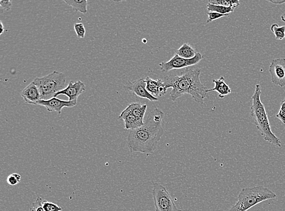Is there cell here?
<instances>
[{"mask_svg": "<svg viewBox=\"0 0 285 211\" xmlns=\"http://www.w3.org/2000/svg\"><path fill=\"white\" fill-rule=\"evenodd\" d=\"M164 117V112L156 107L149 113L142 127L130 130L127 145L131 152L149 155L156 150L164 134L162 127Z\"/></svg>", "mask_w": 285, "mask_h": 211, "instance_id": "6da1fadb", "label": "cell"}, {"mask_svg": "<svg viewBox=\"0 0 285 211\" xmlns=\"http://www.w3.org/2000/svg\"><path fill=\"white\" fill-rule=\"evenodd\" d=\"M201 69L191 70L186 69L181 76L170 74L163 79L168 89L172 88L170 97L173 102L184 94L191 95L195 102L204 104L208 97L206 87L200 80Z\"/></svg>", "mask_w": 285, "mask_h": 211, "instance_id": "7a4b0ae2", "label": "cell"}, {"mask_svg": "<svg viewBox=\"0 0 285 211\" xmlns=\"http://www.w3.org/2000/svg\"><path fill=\"white\" fill-rule=\"evenodd\" d=\"M261 89L260 85L256 84L255 91L252 96L251 115L253 118L254 124L264 140L277 147L281 148V139L277 137L271 130L268 114L265 107L261 100Z\"/></svg>", "mask_w": 285, "mask_h": 211, "instance_id": "3957f363", "label": "cell"}, {"mask_svg": "<svg viewBox=\"0 0 285 211\" xmlns=\"http://www.w3.org/2000/svg\"><path fill=\"white\" fill-rule=\"evenodd\" d=\"M276 197L273 191L263 186L246 187L241 190L237 203L228 211H247L259 203Z\"/></svg>", "mask_w": 285, "mask_h": 211, "instance_id": "277c9868", "label": "cell"}, {"mask_svg": "<svg viewBox=\"0 0 285 211\" xmlns=\"http://www.w3.org/2000/svg\"><path fill=\"white\" fill-rule=\"evenodd\" d=\"M32 82L39 90L41 100H49L66 88V78L63 73L54 71L42 78H36Z\"/></svg>", "mask_w": 285, "mask_h": 211, "instance_id": "5b68a950", "label": "cell"}, {"mask_svg": "<svg viewBox=\"0 0 285 211\" xmlns=\"http://www.w3.org/2000/svg\"><path fill=\"white\" fill-rule=\"evenodd\" d=\"M152 195L156 211H184L177 208L166 187L159 182H154Z\"/></svg>", "mask_w": 285, "mask_h": 211, "instance_id": "8992f818", "label": "cell"}, {"mask_svg": "<svg viewBox=\"0 0 285 211\" xmlns=\"http://www.w3.org/2000/svg\"><path fill=\"white\" fill-rule=\"evenodd\" d=\"M202 59H203V56L200 53H197L196 56L191 59L182 58L178 55H175L167 62L161 63L160 66L162 71L169 72L173 69L184 68L197 65L202 60Z\"/></svg>", "mask_w": 285, "mask_h": 211, "instance_id": "52a82bcc", "label": "cell"}, {"mask_svg": "<svg viewBox=\"0 0 285 211\" xmlns=\"http://www.w3.org/2000/svg\"><path fill=\"white\" fill-rule=\"evenodd\" d=\"M272 82L276 86L285 87V59H274L269 68Z\"/></svg>", "mask_w": 285, "mask_h": 211, "instance_id": "ba28073f", "label": "cell"}, {"mask_svg": "<svg viewBox=\"0 0 285 211\" xmlns=\"http://www.w3.org/2000/svg\"><path fill=\"white\" fill-rule=\"evenodd\" d=\"M124 88L128 91H132L136 96L150 100V101H158V97L153 96L147 91L146 88L145 78H140L133 82L128 81L124 86Z\"/></svg>", "mask_w": 285, "mask_h": 211, "instance_id": "9c48e42d", "label": "cell"}, {"mask_svg": "<svg viewBox=\"0 0 285 211\" xmlns=\"http://www.w3.org/2000/svg\"><path fill=\"white\" fill-rule=\"evenodd\" d=\"M86 85L81 81L69 82L68 86L55 95L57 97L59 95H65L69 97V101L78 104V99L79 96L86 91Z\"/></svg>", "mask_w": 285, "mask_h": 211, "instance_id": "30bf717a", "label": "cell"}, {"mask_svg": "<svg viewBox=\"0 0 285 211\" xmlns=\"http://www.w3.org/2000/svg\"><path fill=\"white\" fill-rule=\"evenodd\" d=\"M77 104L69 100H63L54 97L49 100H40L36 105L44 107L49 112H56L61 115V110L65 107L72 108L75 107Z\"/></svg>", "mask_w": 285, "mask_h": 211, "instance_id": "8fae6325", "label": "cell"}, {"mask_svg": "<svg viewBox=\"0 0 285 211\" xmlns=\"http://www.w3.org/2000/svg\"><path fill=\"white\" fill-rule=\"evenodd\" d=\"M146 88L151 95L156 97L164 96L168 92V87L163 79H151L149 77L145 78Z\"/></svg>", "mask_w": 285, "mask_h": 211, "instance_id": "7c38bea8", "label": "cell"}, {"mask_svg": "<svg viewBox=\"0 0 285 211\" xmlns=\"http://www.w3.org/2000/svg\"><path fill=\"white\" fill-rule=\"evenodd\" d=\"M20 95L27 104L36 105L38 100H41L39 90L33 82L23 90Z\"/></svg>", "mask_w": 285, "mask_h": 211, "instance_id": "4fadbf2b", "label": "cell"}, {"mask_svg": "<svg viewBox=\"0 0 285 211\" xmlns=\"http://www.w3.org/2000/svg\"><path fill=\"white\" fill-rule=\"evenodd\" d=\"M120 119L124 120L126 130H135L142 127L144 124V121L140 119L124 110L119 116Z\"/></svg>", "mask_w": 285, "mask_h": 211, "instance_id": "5bb4252c", "label": "cell"}, {"mask_svg": "<svg viewBox=\"0 0 285 211\" xmlns=\"http://www.w3.org/2000/svg\"><path fill=\"white\" fill-rule=\"evenodd\" d=\"M213 82L215 84V87L212 89L207 90V93L213 91H217L218 93V97L221 99H223L232 92L230 87L226 83L224 77L222 76L220 79L213 80Z\"/></svg>", "mask_w": 285, "mask_h": 211, "instance_id": "9a60e30c", "label": "cell"}, {"mask_svg": "<svg viewBox=\"0 0 285 211\" xmlns=\"http://www.w3.org/2000/svg\"><path fill=\"white\" fill-rule=\"evenodd\" d=\"M147 109V105L141 104L138 102H134L128 105L124 110L126 112L130 113L131 114L134 115L135 117L143 121V118L145 117Z\"/></svg>", "mask_w": 285, "mask_h": 211, "instance_id": "2e32d148", "label": "cell"}, {"mask_svg": "<svg viewBox=\"0 0 285 211\" xmlns=\"http://www.w3.org/2000/svg\"><path fill=\"white\" fill-rule=\"evenodd\" d=\"M197 51L188 43H184L178 50L176 51V55L182 58L191 59L194 58L197 55Z\"/></svg>", "mask_w": 285, "mask_h": 211, "instance_id": "e0dca14e", "label": "cell"}, {"mask_svg": "<svg viewBox=\"0 0 285 211\" xmlns=\"http://www.w3.org/2000/svg\"><path fill=\"white\" fill-rule=\"evenodd\" d=\"M64 2L67 4L68 6L73 7L74 11L79 12L82 14H86L88 11L87 10V6H88V1L86 0H80V1H76V0H64Z\"/></svg>", "mask_w": 285, "mask_h": 211, "instance_id": "ac0fdd59", "label": "cell"}, {"mask_svg": "<svg viewBox=\"0 0 285 211\" xmlns=\"http://www.w3.org/2000/svg\"><path fill=\"white\" fill-rule=\"evenodd\" d=\"M207 9L209 12H217L221 14L228 15H229V14L233 12L235 10L232 8H230V7H227L220 6V5L212 4L210 3L207 4Z\"/></svg>", "mask_w": 285, "mask_h": 211, "instance_id": "d6986e66", "label": "cell"}, {"mask_svg": "<svg viewBox=\"0 0 285 211\" xmlns=\"http://www.w3.org/2000/svg\"><path fill=\"white\" fill-rule=\"evenodd\" d=\"M209 3L220 5L227 7L235 9L240 6V2L238 0H210Z\"/></svg>", "mask_w": 285, "mask_h": 211, "instance_id": "ffe728a7", "label": "cell"}, {"mask_svg": "<svg viewBox=\"0 0 285 211\" xmlns=\"http://www.w3.org/2000/svg\"><path fill=\"white\" fill-rule=\"evenodd\" d=\"M271 30L276 36V40H282L285 37V26L279 27L277 24L272 25Z\"/></svg>", "mask_w": 285, "mask_h": 211, "instance_id": "44dd1931", "label": "cell"}, {"mask_svg": "<svg viewBox=\"0 0 285 211\" xmlns=\"http://www.w3.org/2000/svg\"><path fill=\"white\" fill-rule=\"evenodd\" d=\"M42 204L45 211H61L63 210L62 208L55 204V203L48 202V201L45 200H42Z\"/></svg>", "mask_w": 285, "mask_h": 211, "instance_id": "7402d4cb", "label": "cell"}, {"mask_svg": "<svg viewBox=\"0 0 285 211\" xmlns=\"http://www.w3.org/2000/svg\"><path fill=\"white\" fill-rule=\"evenodd\" d=\"M74 30L79 38H84L86 36V30L82 23H77L74 25Z\"/></svg>", "mask_w": 285, "mask_h": 211, "instance_id": "603a6c76", "label": "cell"}, {"mask_svg": "<svg viewBox=\"0 0 285 211\" xmlns=\"http://www.w3.org/2000/svg\"><path fill=\"white\" fill-rule=\"evenodd\" d=\"M22 177L19 174H12L7 177V182L11 186H15L21 181Z\"/></svg>", "mask_w": 285, "mask_h": 211, "instance_id": "cb8c5ba5", "label": "cell"}, {"mask_svg": "<svg viewBox=\"0 0 285 211\" xmlns=\"http://www.w3.org/2000/svg\"><path fill=\"white\" fill-rule=\"evenodd\" d=\"M208 19L207 20V23L215 21L218 19H221V18L227 17L228 15H223L219 14V13L214 12H209L207 13Z\"/></svg>", "mask_w": 285, "mask_h": 211, "instance_id": "d4e9b609", "label": "cell"}, {"mask_svg": "<svg viewBox=\"0 0 285 211\" xmlns=\"http://www.w3.org/2000/svg\"><path fill=\"white\" fill-rule=\"evenodd\" d=\"M277 118L285 124V98L282 100L281 104V109L276 116Z\"/></svg>", "mask_w": 285, "mask_h": 211, "instance_id": "484cf974", "label": "cell"}, {"mask_svg": "<svg viewBox=\"0 0 285 211\" xmlns=\"http://www.w3.org/2000/svg\"><path fill=\"white\" fill-rule=\"evenodd\" d=\"M42 198L38 197L35 202L32 203L30 211H45L44 208L42 207Z\"/></svg>", "mask_w": 285, "mask_h": 211, "instance_id": "4316f807", "label": "cell"}, {"mask_svg": "<svg viewBox=\"0 0 285 211\" xmlns=\"http://www.w3.org/2000/svg\"><path fill=\"white\" fill-rule=\"evenodd\" d=\"M12 6L11 0H7V1H3V0H0V7L2 10L5 11H9Z\"/></svg>", "mask_w": 285, "mask_h": 211, "instance_id": "83f0119b", "label": "cell"}, {"mask_svg": "<svg viewBox=\"0 0 285 211\" xmlns=\"http://www.w3.org/2000/svg\"><path fill=\"white\" fill-rule=\"evenodd\" d=\"M268 1L274 4H283L285 3V0H268Z\"/></svg>", "mask_w": 285, "mask_h": 211, "instance_id": "f1b7e54d", "label": "cell"}, {"mask_svg": "<svg viewBox=\"0 0 285 211\" xmlns=\"http://www.w3.org/2000/svg\"><path fill=\"white\" fill-rule=\"evenodd\" d=\"M0 27H1V33H0V35H2L4 31V27L1 21L0 22Z\"/></svg>", "mask_w": 285, "mask_h": 211, "instance_id": "f546056e", "label": "cell"}, {"mask_svg": "<svg viewBox=\"0 0 285 211\" xmlns=\"http://www.w3.org/2000/svg\"><path fill=\"white\" fill-rule=\"evenodd\" d=\"M281 19H282V21L285 22V12L284 13V14L282 15Z\"/></svg>", "mask_w": 285, "mask_h": 211, "instance_id": "4dcf8cb0", "label": "cell"}]
</instances>
